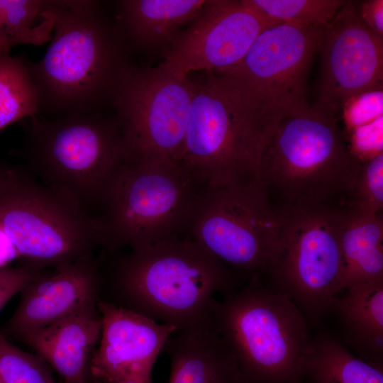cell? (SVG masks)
I'll use <instances>...</instances> for the list:
<instances>
[{
  "instance_id": "cell-4",
  "label": "cell",
  "mask_w": 383,
  "mask_h": 383,
  "mask_svg": "<svg viewBox=\"0 0 383 383\" xmlns=\"http://www.w3.org/2000/svg\"><path fill=\"white\" fill-rule=\"evenodd\" d=\"M193 80L194 93L178 162L200 187L258 180L260 155L274 123L222 71Z\"/></svg>"
},
{
  "instance_id": "cell-14",
  "label": "cell",
  "mask_w": 383,
  "mask_h": 383,
  "mask_svg": "<svg viewBox=\"0 0 383 383\" xmlns=\"http://www.w3.org/2000/svg\"><path fill=\"white\" fill-rule=\"evenodd\" d=\"M347 1L324 28L318 99L313 105L335 116L350 97L383 87V38L362 21Z\"/></svg>"
},
{
  "instance_id": "cell-16",
  "label": "cell",
  "mask_w": 383,
  "mask_h": 383,
  "mask_svg": "<svg viewBox=\"0 0 383 383\" xmlns=\"http://www.w3.org/2000/svg\"><path fill=\"white\" fill-rule=\"evenodd\" d=\"M95 280L89 260L61 266L57 273L35 279L22 291L6 331L24 340L59 320L92 308Z\"/></svg>"
},
{
  "instance_id": "cell-6",
  "label": "cell",
  "mask_w": 383,
  "mask_h": 383,
  "mask_svg": "<svg viewBox=\"0 0 383 383\" xmlns=\"http://www.w3.org/2000/svg\"><path fill=\"white\" fill-rule=\"evenodd\" d=\"M209 323L232 353L245 383H298L308 319L286 294L260 277L214 301Z\"/></svg>"
},
{
  "instance_id": "cell-29",
  "label": "cell",
  "mask_w": 383,
  "mask_h": 383,
  "mask_svg": "<svg viewBox=\"0 0 383 383\" xmlns=\"http://www.w3.org/2000/svg\"><path fill=\"white\" fill-rule=\"evenodd\" d=\"M343 133L350 154L360 164L383 154V116Z\"/></svg>"
},
{
  "instance_id": "cell-32",
  "label": "cell",
  "mask_w": 383,
  "mask_h": 383,
  "mask_svg": "<svg viewBox=\"0 0 383 383\" xmlns=\"http://www.w3.org/2000/svg\"><path fill=\"white\" fill-rule=\"evenodd\" d=\"M17 255L13 247L0 230V267L7 265L8 262Z\"/></svg>"
},
{
  "instance_id": "cell-10",
  "label": "cell",
  "mask_w": 383,
  "mask_h": 383,
  "mask_svg": "<svg viewBox=\"0 0 383 383\" xmlns=\"http://www.w3.org/2000/svg\"><path fill=\"white\" fill-rule=\"evenodd\" d=\"M280 253L268 275L307 319L317 322L342 289L344 264L338 206H301L279 210Z\"/></svg>"
},
{
  "instance_id": "cell-23",
  "label": "cell",
  "mask_w": 383,
  "mask_h": 383,
  "mask_svg": "<svg viewBox=\"0 0 383 383\" xmlns=\"http://www.w3.org/2000/svg\"><path fill=\"white\" fill-rule=\"evenodd\" d=\"M37 113V94L26 60L10 52L0 54V131Z\"/></svg>"
},
{
  "instance_id": "cell-13",
  "label": "cell",
  "mask_w": 383,
  "mask_h": 383,
  "mask_svg": "<svg viewBox=\"0 0 383 383\" xmlns=\"http://www.w3.org/2000/svg\"><path fill=\"white\" fill-rule=\"evenodd\" d=\"M274 25L245 0L209 1L170 44L158 67L177 75L228 69L243 60L264 30Z\"/></svg>"
},
{
  "instance_id": "cell-30",
  "label": "cell",
  "mask_w": 383,
  "mask_h": 383,
  "mask_svg": "<svg viewBox=\"0 0 383 383\" xmlns=\"http://www.w3.org/2000/svg\"><path fill=\"white\" fill-rule=\"evenodd\" d=\"M37 276L27 268L0 267V311L14 295L37 279Z\"/></svg>"
},
{
  "instance_id": "cell-37",
  "label": "cell",
  "mask_w": 383,
  "mask_h": 383,
  "mask_svg": "<svg viewBox=\"0 0 383 383\" xmlns=\"http://www.w3.org/2000/svg\"><path fill=\"white\" fill-rule=\"evenodd\" d=\"M299 383H302V382H299Z\"/></svg>"
},
{
  "instance_id": "cell-31",
  "label": "cell",
  "mask_w": 383,
  "mask_h": 383,
  "mask_svg": "<svg viewBox=\"0 0 383 383\" xmlns=\"http://www.w3.org/2000/svg\"><path fill=\"white\" fill-rule=\"evenodd\" d=\"M359 16L374 34L383 38V1L367 0L357 2Z\"/></svg>"
},
{
  "instance_id": "cell-20",
  "label": "cell",
  "mask_w": 383,
  "mask_h": 383,
  "mask_svg": "<svg viewBox=\"0 0 383 383\" xmlns=\"http://www.w3.org/2000/svg\"><path fill=\"white\" fill-rule=\"evenodd\" d=\"M343 291L331 309L337 311L348 344L358 357L382 365L383 278L357 282Z\"/></svg>"
},
{
  "instance_id": "cell-27",
  "label": "cell",
  "mask_w": 383,
  "mask_h": 383,
  "mask_svg": "<svg viewBox=\"0 0 383 383\" xmlns=\"http://www.w3.org/2000/svg\"><path fill=\"white\" fill-rule=\"evenodd\" d=\"M348 201L366 212L382 213L383 154L360 164Z\"/></svg>"
},
{
  "instance_id": "cell-22",
  "label": "cell",
  "mask_w": 383,
  "mask_h": 383,
  "mask_svg": "<svg viewBox=\"0 0 383 383\" xmlns=\"http://www.w3.org/2000/svg\"><path fill=\"white\" fill-rule=\"evenodd\" d=\"M302 383H383L382 365L353 355L334 336H311L301 367Z\"/></svg>"
},
{
  "instance_id": "cell-28",
  "label": "cell",
  "mask_w": 383,
  "mask_h": 383,
  "mask_svg": "<svg viewBox=\"0 0 383 383\" xmlns=\"http://www.w3.org/2000/svg\"><path fill=\"white\" fill-rule=\"evenodd\" d=\"M340 115L344 123L343 133L383 116V87L350 97L344 103Z\"/></svg>"
},
{
  "instance_id": "cell-25",
  "label": "cell",
  "mask_w": 383,
  "mask_h": 383,
  "mask_svg": "<svg viewBox=\"0 0 383 383\" xmlns=\"http://www.w3.org/2000/svg\"><path fill=\"white\" fill-rule=\"evenodd\" d=\"M42 5L43 1L39 0H0L2 37L12 40L16 45H41L50 40V20L43 19L40 25L33 27L37 18H40Z\"/></svg>"
},
{
  "instance_id": "cell-12",
  "label": "cell",
  "mask_w": 383,
  "mask_h": 383,
  "mask_svg": "<svg viewBox=\"0 0 383 383\" xmlns=\"http://www.w3.org/2000/svg\"><path fill=\"white\" fill-rule=\"evenodd\" d=\"M324 28L287 23L264 30L243 60L222 71L276 123L307 111V79Z\"/></svg>"
},
{
  "instance_id": "cell-24",
  "label": "cell",
  "mask_w": 383,
  "mask_h": 383,
  "mask_svg": "<svg viewBox=\"0 0 383 383\" xmlns=\"http://www.w3.org/2000/svg\"><path fill=\"white\" fill-rule=\"evenodd\" d=\"M274 24L325 28L347 0H245Z\"/></svg>"
},
{
  "instance_id": "cell-2",
  "label": "cell",
  "mask_w": 383,
  "mask_h": 383,
  "mask_svg": "<svg viewBox=\"0 0 383 383\" xmlns=\"http://www.w3.org/2000/svg\"><path fill=\"white\" fill-rule=\"evenodd\" d=\"M116 280L126 309L176 331L207 323L218 296L239 287L236 272L187 235L131 248Z\"/></svg>"
},
{
  "instance_id": "cell-17",
  "label": "cell",
  "mask_w": 383,
  "mask_h": 383,
  "mask_svg": "<svg viewBox=\"0 0 383 383\" xmlns=\"http://www.w3.org/2000/svg\"><path fill=\"white\" fill-rule=\"evenodd\" d=\"M163 350L170 360L169 383H245L232 353L209 322L175 331Z\"/></svg>"
},
{
  "instance_id": "cell-21",
  "label": "cell",
  "mask_w": 383,
  "mask_h": 383,
  "mask_svg": "<svg viewBox=\"0 0 383 383\" xmlns=\"http://www.w3.org/2000/svg\"><path fill=\"white\" fill-rule=\"evenodd\" d=\"M343 291L350 284L383 278L382 213L364 211L350 201L339 205Z\"/></svg>"
},
{
  "instance_id": "cell-18",
  "label": "cell",
  "mask_w": 383,
  "mask_h": 383,
  "mask_svg": "<svg viewBox=\"0 0 383 383\" xmlns=\"http://www.w3.org/2000/svg\"><path fill=\"white\" fill-rule=\"evenodd\" d=\"M101 331V318L89 308L34 332L24 340L66 383H84L88 360Z\"/></svg>"
},
{
  "instance_id": "cell-35",
  "label": "cell",
  "mask_w": 383,
  "mask_h": 383,
  "mask_svg": "<svg viewBox=\"0 0 383 383\" xmlns=\"http://www.w3.org/2000/svg\"><path fill=\"white\" fill-rule=\"evenodd\" d=\"M50 383H57V382H55V381L52 379V380L51 381Z\"/></svg>"
},
{
  "instance_id": "cell-34",
  "label": "cell",
  "mask_w": 383,
  "mask_h": 383,
  "mask_svg": "<svg viewBox=\"0 0 383 383\" xmlns=\"http://www.w3.org/2000/svg\"><path fill=\"white\" fill-rule=\"evenodd\" d=\"M118 383H151V379H128Z\"/></svg>"
},
{
  "instance_id": "cell-33",
  "label": "cell",
  "mask_w": 383,
  "mask_h": 383,
  "mask_svg": "<svg viewBox=\"0 0 383 383\" xmlns=\"http://www.w3.org/2000/svg\"><path fill=\"white\" fill-rule=\"evenodd\" d=\"M16 44L7 38H0V54L10 52L11 48Z\"/></svg>"
},
{
  "instance_id": "cell-11",
  "label": "cell",
  "mask_w": 383,
  "mask_h": 383,
  "mask_svg": "<svg viewBox=\"0 0 383 383\" xmlns=\"http://www.w3.org/2000/svg\"><path fill=\"white\" fill-rule=\"evenodd\" d=\"M193 80L159 67L132 65L123 77L111 108L131 157L178 162L184 147Z\"/></svg>"
},
{
  "instance_id": "cell-9",
  "label": "cell",
  "mask_w": 383,
  "mask_h": 383,
  "mask_svg": "<svg viewBox=\"0 0 383 383\" xmlns=\"http://www.w3.org/2000/svg\"><path fill=\"white\" fill-rule=\"evenodd\" d=\"M282 223L255 181L201 187L184 233L233 272L260 277L279 255Z\"/></svg>"
},
{
  "instance_id": "cell-3",
  "label": "cell",
  "mask_w": 383,
  "mask_h": 383,
  "mask_svg": "<svg viewBox=\"0 0 383 383\" xmlns=\"http://www.w3.org/2000/svg\"><path fill=\"white\" fill-rule=\"evenodd\" d=\"M360 165L338 118L312 106L273 124L260 155L258 180L278 210L338 206L349 199Z\"/></svg>"
},
{
  "instance_id": "cell-19",
  "label": "cell",
  "mask_w": 383,
  "mask_h": 383,
  "mask_svg": "<svg viewBox=\"0 0 383 383\" xmlns=\"http://www.w3.org/2000/svg\"><path fill=\"white\" fill-rule=\"evenodd\" d=\"M208 1L122 0L114 3V16L128 48L171 44Z\"/></svg>"
},
{
  "instance_id": "cell-26",
  "label": "cell",
  "mask_w": 383,
  "mask_h": 383,
  "mask_svg": "<svg viewBox=\"0 0 383 383\" xmlns=\"http://www.w3.org/2000/svg\"><path fill=\"white\" fill-rule=\"evenodd\" d=\"M0 378L3 383H50L52 380L40 362L12 345L1 333Z\"/></svg>"
},
{
  "instance_id": "cell-7",
  "label": "cell",
  "mask_w": 383,
  "mask_h": 383,
  "mask_svg": "<svg viewBox=\"0 0 383 383\" xmlns=\"http://www.w3.org/2000/svg\"><path fill=\"white\" fill-rule=\"evenodd\" d=\"M0 230L18 255L58 267L108 248L104 223L24 168L0 163Z\"/></svg>"
},
{
  "instance_id": "cell-15",
  "label": "cell",
  "mask_w": 383,
  "mask_h": 383,
  "mask_svg": "<svg viewBox=\"0 0 383 383\" xmlns=\"http://www.w3.org/2000/svg\"><path fill=\"white\" fill-rule=\"evenodd\" d=\"M100 343L89 368L101 383L151 379L154 364L176 328L109 301L98 304Z\"/></svg>"
},
{
  "instance_id": "cell-8",
  "label": "cell",
  "mask_w": 383,
  "mask_h": 383,
  "mask_svg": "<svg viewBox=\"0 0 383 383\" xmlns=\"http://www.w3.org/2000/svg\"><path fill=\"white\" fill-rule=\"evenodd\" d=\"M201 188L178 162L131 157L104 196L100 219L108 248H135L181 235Z\"/></svg>"
},
{
  "instance_id": "cell-5",
  "label": "cell",
  "mask_w": 383,
  "mask_h": 383,
  "mask_svg": "<svg viewBox=\"0 0 383 383\" xmlns=\"http://www.w3.org/2000/svg\"><path fill=\"white\" fill-rule=\"evenodd\" d=\"M28 118L25 170L95 217L94 208L101 209L110 182L131 157L115 114L108 117L99 111Z\"/></svg>"
},
{
  "instance_id": "cell-36",
  "label": "cell",
  "mask_w": 383,
  "mask_h": 383,
  "mask_svg": "<svg viewBox=\"0 0 383 383\" xmlns=\"http://www.w3.org/2000/svg\"><path fill=\"white\" fill-rule=\"evenodd\" d=\"M0 383H3L2 381H1V378H0Z\"/></svg>"
},
{
  "instance_id": "cell-1",
  "label": "cell",
  "mask_w": 383,
  "mask_h": 383,
  "mask_svg": "<svg viewBox=\"0 0 383 383\" xmlns=\"http://www.w3.org/2000/svg\"><path fill=\"white\" fill-rule=\"evenodd\" d=\"M40 17L52 23L44 55L26 65L38 113L57 117L102 111L133 65L115 16L94 0L43 1Z\"/></svg>"
}]
</instances>
